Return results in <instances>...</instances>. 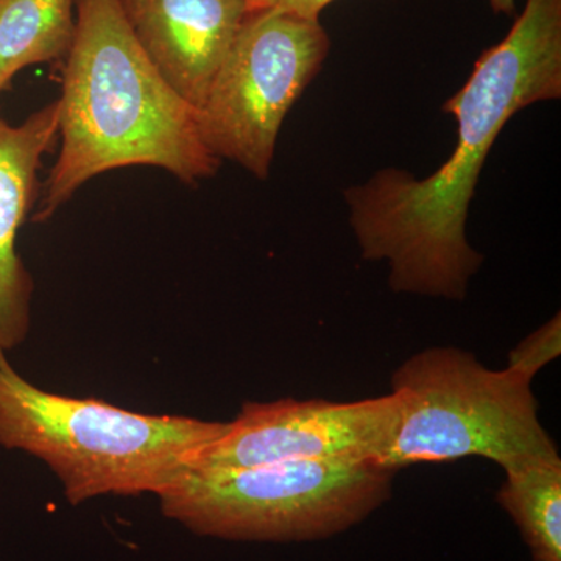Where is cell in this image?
I'll use <instances>...</instances> for the list:
<instances>
[{
	"label": "cell",
	"instance_id": "4fadbf2b",
	"mask_svg": "<svg viewBox=\"0 0 561 561\" xmlns=\"http://www.w3.org/2000/svg\"><path fill=\"white\" fill-rule=\"evenodd\" d=\"M334 0H276L272 9L297 14L306 20L320 21L321 11Z\"/></svg>",
	"mask_w": 561,
	"mask_h": 561
},
{
	"label": "cell",
	"instance_id": "52a82bcc",
	"mask_svg": "<svg viewBox=\"0 0 561 561\" xmlns=\"http://www.w3.org/2000/svg\"><path fill=\"white\" fill-rule=\"evenodd\" d=\"M400 421V400L245 402L228 430L191 470H239L294 460L356 459L378 463Z\"/></svg>",
	"mask_w": 561,
	"mask_h": 561
},
{
	"label": "cell",
	"instance_id": "6da1fadb",
	"mask_svg": "<svg viewBox=\"0 0 561 561\" xmlns=\"http://www.w3.org/2000/svg\"><path fill=\"white\" fill-rule=\"evenodd\" d=\"M561 98V0H526L497 46L443 105L457 121L451 157L426 179L383 169L343 192L367 261L387 262L398 294L463 300L482 265L467 238L468 213L497 136L519 111Z\"/></svg>",
	"mask_w": 561,
	"mask_h": 561
},
{
	"label": "cell",
	"instance_id": "5bb4252c",
	"mask_svg": "<svg viewBox=\"0 0 561 561\" xmlns=\"http://www.w3.org/2000/svg\"><path fill=\"white\" fill-rule=\"evenodd\" d=\"M490 3L496 13L512 14L515 11V0H490Z\"/></svg>",
	"mask_w": 561,
	"mask_h": 561
},
{
	"label": "cell",
	"instance_id": "277c9868",
	"mask_svg": "<svg viewBox=\"0 0 561 561\" xmlns=\"http://www.w3.org/2000/svg\"><path fill=\"white\" fill-rule=\"evenodd\" d=\"M400 421L378 465L391 472L416 463L483 457L515 470L559 460L538 419L531 381L490 370L468 351L427 348L391 376Z\"/></svg>",
	"mask_w": 561,
	"mask_h": 561
},
{
	"label": "cell",
	"instance_id": "7c38bea8",
	"mask_svg": "<svg viewBox=\"0 0 561 561\" xmlns=\"http://www.w3.org/2000/svg\"><path fill=\"white\" fill-rule=\"evenodd\" d=\"M560 354L561 316L557 313L511 351L507 370L534 381L538 371L556 360Z\"/></svg>",
	"mask_w": 561,
	"mask_h": 561
},
{
	"label": "cell",
	"instance_id": "8992f818",
	"mask_svg": "<svg viewBox=\"0 0 561 561\" xmlns=\"http://www.w3.org/2000/svg\"><path fill=\"white\" fill-rule=\"evenodd\" d=\"M330 47L320 21L251 10L197 108L210 153L267 179L284 121L320 72Z\"/></svg>",
	"mask_w": 561,
	"mask_h": 561
},
{
	"label": "cell",
	"instance_id": "2e32d148",
	"mask_svg": "<svg viewBox=\"0 0 561 561\" xmlns=\"http://www.w3.org/2000/svg\"><path fill=\"white\" fill-rule=\"evenodd\" d=\"M3 90H5V87H3L2 83H0V92H2Z\"/></svg>",
	"mask_w": 561,
	"mask_h": 561
},
{
	"label": "cell",
	"instance_id": "5b68a950",
	"mask_svg": "<svg viewBox=\"0 0 561 561\" xmlns=\"http://www.w3.org/2000/svg\"><path fill=\"white\" fill-rule=\"evenodd\" d=\"M394 472L375 460H294L187 470L161 511L202 537L297 542L335 537L389 501Z\"/></svg>",
	"mask_w": 561,
	"mask_h": 561
},
{
	"label": "cell",
	"instance_id": "9c48e42d",
	"mask_svg": "<svg viewBox=\"0 0 561 561\" xmlns=\"http://www.w3.org/2000/svg\"><path fill=\"white\" fill-rule=\"evenodd\" d=\"M60 103L13 125L0 117V348H16L31 330L33 283L16 250L31 209L36 172L58 140Z\"/></svg>",
	"mask_w": 561,
	"mask_h": 561
},
{
	"label": "cell",
	"instance_id": "30bf717a",
	"mask_svg": "<svg viewBox=\"0 0 561 561\" xmlns=\"http://www.w3.org/2000/svg\"><path fill=\"white\" fill-rule=\"evenodd\" d=\"M76 0H0V83L9 87L28 66L66 58Z\"/></svg>",
	"mask_w": 561,
	"mask_h": 561
},
{
	"label": "cell",
	"instance_id": "3957f363",
	"mask_svg": "<svg viewBox=\"0 0 561 561\" xmlns=\"http://www.w3.org/2000/svg\"><path fill=\"white\" fill-rule=\"evenodd\" d=\"M228 423L147 415L25 381L0 348V446L32 454L60 479L70 504L99 496H160Z\"/></svg>",
	"mask_w": 561,
	"mask_h": 561
},
{
	"label": "cell",
	"instance_id": "9a60e30c",
	"mask_svg": "<svg viewBox=\"0 0 561 561\" xmlns=\"http://www.w3.org/2000/svg\"><path fill=\"white\" fill-rule=\"evenodd\" d=\"M249 5L250 10H265L272 9L276 0H243Z\"/></svg>",
	"mask_w": 561,
	"mask_h": 561
},
{
	"label": "cell",
	"instance_id": "7a4b0ae2",
	"mask_svg": "<svg viewBox=\"0 0 561 561\" xmlns=\"http://www.w3.org/2000/svg\"><path fill=\"white\" fill-rule=\"evenodd\" d=\"M58 103L60 151L36 221L50 219L88 181L114 169L147 165L186 184L219 169L203 142L197 108L154 68L119 0H77Z\"/></svg>",
	"mask_w": 561,
	"mask_h": 561
},
{
	"label": "cell",
	"instance_id": "ba28073f",
	"mask_svg": "<svg viewBox=\"0 0 561 561\" xmlns=\"http://www.w3.org/2000/svg\"><path fill=\"white\" fill-rule=\"evenodd\" d=\"M147 57L198 108L249 16L243 0H119Z\"/></svg>",
	"mask_w": 561,
	"mask_h": 561
},
{
	"label": "cell",
	"instance_id": "8fae6325",
	"mask_svg": "<svg viewBox=\"0 0 561 561\" xmlns=\"http://www.w3.org/2000/svg\"><path fill=\"white\" fill-rule=\"evenodd\" d=\"M505 472L497 502L516 524L534 561H561V459Z\"/></svg>",
	"mask_w": 561,
	"mask_h": 561
}]
</instances>
